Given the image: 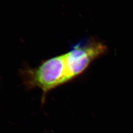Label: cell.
I'll list each match as a JSON object with an SVG mask.
<instances>
[{
  "label": "cell",
  "instance_id": "obj_1",
  "mask_svg": "<svg viewBox=\"0 0 133 133\" xmlns=\"http://www.w3.org/2000/svg\"><path fill=\"white\" fill-rule=\"evenodd\" d=\"M34 84L47 92L70 81L64 54L43 62L31 72Z\"/></svg>",
  "mask_w": 133,
  "mask_h": 133
},
{
  "label": "cell",
  "instance_id": "obj_2",
  "mask_svg": "<svg viewBox=\"0 0 133 133\" xmlns=\"http://www.w3.org/2000/svg\"><path fill=\"white\" fill-rule=\"evenodd\" d=\"M107 51L106 46L99 43L78 44L64 54L70 80L85 70L95 58Z\"/></svg>",
  "mask_w": 133,
  "mask_h": 133
}]
</instances>
